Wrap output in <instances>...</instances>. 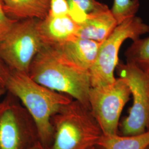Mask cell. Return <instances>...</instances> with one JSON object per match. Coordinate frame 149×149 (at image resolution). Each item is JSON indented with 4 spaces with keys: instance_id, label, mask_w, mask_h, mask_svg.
<instances>
[{
    "instance_id": "e0dca14e",
    "label": "cell",
    "mask_w": 149,
    "mask_h": 149,
    "mask_svg": "<svg viewBox=\"0 0 149 149\" xmlns=\"http://www.w3.org/2000/svg\"><path fill=\"white\" fill-rule=\"evenodd\" d=\"M17 21L6 13L3 1L0 0V41L4 38Z\"/></svg>"
},
{
    "instance_id": "5b68a950",
    "label": "cell",
    "mask_w": 149,
    "mask_h": 149,
    "mask_svg": "<svg viewBox=\"0 0 149 149\" xmlns=\"http://www.w3.org/2000/svg\"><path fill=\"white\" fill-rule=\"evenodd\" d=\"M38 19L18 20L0 41V57L10 71L28 72L44 46L37 29Z\"/></svg>"
},
{
    "instance_id": "8fae6325",
    "label": "cell",
    "mask_w": 149,
    "mask_h": 149,
    "mask_svg": "<svg viewBox=\"0 0 149 149\" xmlns=\"http://www.w3.org/2000/svg\"><path fill=\"white\" fill-rule=\"evenodd\" d=\"M75 36L101 43L109 37L118 24L109 8L88 15L80 24Z\"/></svg>"
},
{
    "instance_id": "603a6c76",
    "label": "cell",
    "mask_w": 149,
    "mask_h": 149,
    "mask_svg": "<svg viewBox=\"0 0 149 149\" xmlns=\"http://www.w3.org/2000/svg\"><path fill=\"white\" fill-rule=\"evenodd\" d=\"M146 149H149V145L148 146V147H147V148H146Z\"/></svg>"
},
{
    "instance_id": "52a82bcc",
    "label": "cell",
    "mask_w": 149,
    "mask_h": 149,
    "mask_svg": "<svg viewBox=\"0 0 149 149\" xmlns=\"http://www.w3.org/2000/svg\"><path fill=\"white\" fill-rule=\"evenodd\" d=\"M119 75L126 81L133 103L128 116L122 120V135H134L149 130V72L127 62L118 64Z\"/></svg>"
},
{
    "instance_id": "d6986e66",
    "label": "cell",
    "mask_w": 149,
    "mask_h": 149,
    "mask_svg": "<svg viewBox=\"0 0 149 149\" xmlns=\"http://www.w3.org/2000/svg\"><path fill=\"white\" fill-rule=\"evenodd\" d=\"M10 73V70L0 57V86L5 88L6 80Z\"/></svg>"
},
{
    "instance_id": "7c38bea8",
    "label": "cell",
    "mask_w": 149,
    "mask_h": 149,
    "mask_svg": "<svg viewBox=\"0 0 149 149\" xmlns=\"http://www.w3.org/2000/svg\"><path fill=\"white\" fill-rule=\"evenodd\" d=\"M50 0H2L6 13L12 18L42 19L48 16Z\"/></svg>"
},
{
    "instance_id": "9a60e30c",
    "label": "cell",
    "mask_w": 149,
    "mask_h": 149,
    "mask_svg": "<svg viewBox=\"0 0 149 149\" xmlns=\"http://www.w3.org/2000/svg\"><path fill=\"white\" fill-rule=\"evenodd\" d=\"M69 7V16L76 23L85 20L90 13L106 9L108 7L96 0H66Z\"/></svg>"
},
{
    "instance_id": "7402d4cb",
    "label": "cell",
    "mask_w": 149,
    "mask_h": 149,
    "mask_svg": "<svg viewBox=\"0 0 149 149\" xmlns=\"http://www.w3.org/2000/svg\"><path fill=\"white\" fill-rule=\"evenodd\" d=\"M96 149V146H93V147H92V148H89V149Z\"/></svg>"
},
{
    "instance_id": "44dd1931",
    "label": "cell",
    "mask_w": 149,
    "mask_h": 149,
    "mask_svg": "<svg viewBox=\"0 0 149 149\" xmlns=\"http://www.w3.org/2000/svg\"><path fill=\"white\" fill-rule=\"evenodd\" d=\"M7 91L6 90L5 88L0 86V97L1 96L4 95Z\"/></svg>"
},
{
    "instance_id": "30bf717a",
    "label": "cell",
    "mask_w": 149,
    "mask_h": 149,
    "mask_svg": "<svg viewBox=\"0 0 149 149\" xmlns=\"http://www.w3.org/2000/svg\"><path fill=\"white\" fill-rule=\"evenodd\" d=\"M37 29L44 45L53 46L75 37L78 24L69 15L53 16L38 19Z\"/></svg>"
},
{
    "instance_id": "8992f818",
    "label": "cell",
    "mask_w": 149,
    "mask_h": 149,
    "mask_svg": "<svg viewBox=\"0 0 149 149\" xmlns=\"http://www.w3.org/2000/svg\"><path fill=\"white\" fill-rule=\"evenodd\" d=\"M8 93L0 107V149H29L39 141L37 128L25 107Z\"/></svg>"
},
{
    "instance_id": "3957f363",
    "label": "cell",
    "mask_w": 149,
    "mask_h": 149,
    "mask_svg": "<svg viewBox=\"0 0 149 149\" xmlns=\"http://www.w3.org/2000/svg\"><path fill=\"white\" fill-rule=\"evenodd\" d=\"M53 140L47 149H88L96 146L103 135L90 109L72 100L51 119Z\"/></svg>"
},
{
    "instance_id": "ba28073f",
    "label": "cell",
    "mask_w": 149,
    "mask_h": 149,
    "mask_svg": "<svg viewBox=\"0 0 149 149\" xmlns=\"http://www.w3.org/2000/svg\"><path fill=\"white\" fill-rule=\"evenodd\" d=\"M130 95L128 84L120 77L111 84L91 88L90 108L104 135L118 134L121 113Z\"/></svg>"
},
{
    "instance_id": "cb8c5ba5",
    "label": "cell",
    "mask_w": 149,
    "mask_h": 149,
    "mask_svg": "<svg viewBox=\"0 0 149 149\" xmlns=\"http://www.w3.org/2000/svg\"><path fill=\"white\" fill-rule=\"evenodd\" d=\"M1 106V102H0V107Z\"/></svg>"
},
{
    "instance_id": "2e32d148",
    "label": "cell",
    "mask_w": 149,
    "mask_h": 149,
    "mask_svg": "<svg viewBox=\"0 0 149 149\" xmlns=\"http://www.w3.org/2000/svg\"><path fill=\"white\" fill-rule=\"evenodd\" d=\"M139 7V0H114L111 10L119 24L125 19L136 16Z\"/></svg>"
},
{
    "instance_id": "5bb4252c",
    "label": "cell",
    "mask_w": 149,
    "mask_h": 149,
    "mask_svg": "<svg viewBox=\"0 0 149 149\" xmlns=\"http://www.w3.org/2000/svg\"><path fill=\"white\" fill-rule=\"evenodd\" d=\"M125 56L127 62L136 65L149 72V37L139 38L127 49Z\"/></svg>"
},
{
    "instance_id": "9c48e42d",
    "label": "cell",
    "mask_w": 149,
    "mask_h": 149,
    "mask_svg": "<svg viewBox=\"0 0 149 149\" xmlns=\"http://www.w3.org/2000/svg\"><path fill=\"white\" fill-rule=\"evenodd\" d=\"M101 43L82 38L74 37L53 46H49L70 63L90 71L94 64ZM48 46V45H47Z\"/></svg>"
},
{
    "instance_id": "ffe728a7",
    "label": "cell",
    "mask_w": 149,
    "mask_h": 149,
    "mask_svg": "<svg viewBox=\"0 0 149 149\" xmlns=\"http://www.w3.org/2000/svg\"><path fill=\"white\" fill-rule=\"evenodd\" d=\"M29 149H47V148L45 147L44 145H43L39 141L36 144H34L33 146H32V147Z\"/></svg>"
},
{
    "instance_id": "277c9868",
    "label": "cell",
    "mask_w": 149,
    "mask_h": 149,
    "mask_svg": "<svg viewBox=\"0 0 149 149\" xmlns=\"http://www.w3.org/2000/svg\"><path fill=\"white\" fill-rule=\"evenodd\" d=\"M149 32V26L136 16L118 24L101 43L95 61L90 70L91 87L112 84L116 79L114 72L119 63L118 54L123 43L128 39L136 40Z\"/></svg>"
},
{
    "instance_id": "ac0fdd59",
    "label": "cell",
    "mask_w": 149,
    "mask_h": 149,
    "mask_svg": "<svg viewBox=\"0 0 149 149\" xmlns=\"http://www.w3.org/2000/svg\"><path fill=\"white\" fill-rule=\"evenodd\" d=\"M49 15L53 16L69 15V7L66 0H50Z\"/></svg>"
},
{
    "instance_id": "4fadbf2b",
    "label": "cell",
    "mask_w": 149,
    "mask_h": 149,
    "mask_svg": "<svg viewBox=\"0 0 149 149\" xmlns=\"http://www.w3.org/2000/svg\"><path fill=\"white\" fill-rule=\"evenodd\" d=\"M149 145V130L134 135H103L97 146L103 149H146Z\"/></svg>"
},
{
    "instance_id": "7a4b0ae2",
    "label": "cell",
    "mask_w": 149,
    "mask_h": 149,
    "mask_svg": "<svg viewBox=\"0 0 149 149\" xmlns=\"http://www.w3.org/2000/svg\"><path fill=\"white\" fill-rule=\"evenodd\" d=\"M28 74L38 84L70 96L90 108V71L70 63L50 47L44 45L33 60Z\"/></svg>"
},
{
    "instance_id": "6da1fadb",
    "label": "cell",
    "mask_w": 149,
    "mask_h": 149,
    "mask_svg": "<svg viewBox=\"0 0 149 149\" xmlns=\"http://www.w3.org/2000/svg\"><path fill=\"white\" fill-rule=\"evenodd\" d=\"M5 88L29 112L37 126L40 143L48 148L53 136L52 117L73 98L38 84L25 72L10 71Z\"/></svg>"
}]
</instances>
